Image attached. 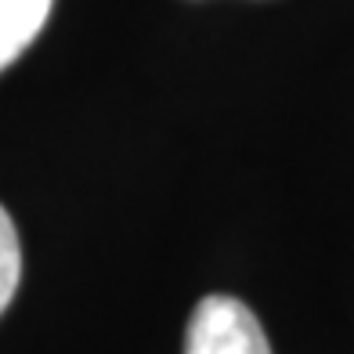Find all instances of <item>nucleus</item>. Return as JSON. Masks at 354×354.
<instances>
[{
	"label": "nucleus",
	"instance_id": "1",
	"mask_svg": "<svg viewBox=\"0 0 354 354\" xmlns=\"http://www.w3.org/2000/svg\"><path fill=\"white\" fill-rule=\"evenodd\" d=\"M185 354H271L264 326L243 300L203 297L188 318Z\"/></svg>",
	"mask_w": 354,
	"mask_h": 354
},
{
	"label": "nucleus",
	"instance_id": "2",
	"mask_svg": "<svg viewBox=\"0 0 354 354\" xmlns=\"http://www.w3.org/2000/svg\"><path fill=\"white\" fill-rule=\"evenodd\" d=\"M55 0H0V69H8L44 29Z\"/></svg>",
	"mask_w": 354,
	"mask_h": 354
},
{
	"label": "nucleus",
	"instance_id": "3",
	"mask_svg": "<svg viewBox=\"0 0 354 354\" xmlns=\"http://www.w3.org/2000/svg\"><path fill=\"white\" fill-rule=\"evenodd\" d=\"M22 279V246H19V232H15L11 214L0 206V315L8 311V304L19 289Z\"/></svg>",
	"mask_w": 354,
	"mask_h": 354
}]
</instances>
